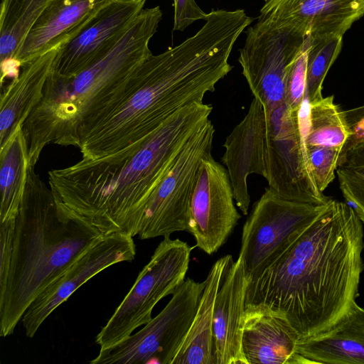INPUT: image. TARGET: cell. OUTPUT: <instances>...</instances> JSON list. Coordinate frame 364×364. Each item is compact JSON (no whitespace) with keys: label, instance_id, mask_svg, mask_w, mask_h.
<instances>
[{"label":"cell","instance_id":"6da1fadb","mask_svg":"<svg viewBox=\"0 0 364 364\" xmlns=\"http://www.w3.org/2000/svg\"><path fill=\"white\" fill-rule=\"evenodd\" d=\"M363 250V223L356 212L331 199L249 280L245 308L284 316L299 341L323 336L360 307Z\"/></svg>","mask_w":364,"mask_h":364},{"label":"cell","instance_id":"7a4b0ae2","mask_svg":"<svg viewBox=\"0 0 364 364\" xmlns=\"http://www.w3.org/2000/svg\"><path fill=\"white\" fill-rule=\"evenodd\" d=\"M212 110L210 105L193 102L177 111L133 152L82 159L50 171L48 183L55 199L104 235H138L151 193Z\"/></svg>","mask_w":364,"mask_h":364},{"label":"cell","instance_id":"3957f363","mask_svg":"<svg viewBox=\"0 0 364 364\" xmlns=\"http://www.w3.org/2000/svg\"><path fill=\"white\" fill-rule=\"evenodd\" d=\"M224 76L215 52L195 35L151 55L134 70L113 102L80 124L77 147L82 159L134 151L177 111L203 102Z\"/></svg>","mask_w":364,"mask_h":364},{"label":"cell","instance_id":"277c9868","mask_svg":"<svg viewBox=\"0 0 364 364\" xmlns=\"http://www.w3.org/2000/svg\"><path fill=\"white\" fill-rule=\"evenodd\" d=\"M103 235L58 202L34 166H28L11 267L0 290V336L11 335L33 301Z\"/></svg>","mask_w":364,"mask_h":364},{"label":"cell","instance_id":"5b68a950","mask_svg":"<svg viewBox=\"0 0 364 364\" xmlns=\"http://www.w3.org/2000/svg\"><path fill=\"white\" fill-rule=\"evenodd\" d=\"M162 16L159 6L144 9L105 55L74 76H60L52 70L41 100L21 127L28 166H35L50 143L77 147L78 129L85 118L114 101L134 70L152 55L149 41Z\"/></svg>","mask_w":364,"mask_h":364},{"label":"cell","instance_id":"8992f818","mask_svg":"<svg viewBox=\"0 0 364 364\" xmlns=\"http://www.w3.org/2000/svg\"><path fill=\"white\" fill-rule=\"evenodd\" d=\"M192 247L179 239L164 237L144 267L128 294L95 338L100 349L111 348L152 319V311L163 298L183 283Z\"/></svg>","mask_w":364,"mask_h":364},{"label":"cell","instance_id":"52a82bcc","mask_svg":"<svg viewBox=\"0 0 364 364\" xmlns=\"http://www.w3.org/2000/svg\"><path fill=\"white\" fill-rule=\"evenodd\" d=\"M205 284V281L186 279L156 316L124 341L100 350L90 363L172 364L192 324Z\"/></svg>","mask_w":364,"mask_h":364},{"label":"cell","instance_id":"ba28073f","mask_svg":"<svg viewBox=\"0 0 364 364\" xmlns=\"http://www.w3.org/2000/svg\"><path fill=\"white\" fill-rule=\"evenodd\" d=\"M264 111V178L269 187L286 200L315 205L328 203L331 198L318 191L310 171L307 132L300 128L299 110H294L285 102Z\"/></svg>","mask_w":364,"mask_h":364},{"label":"cell","instance_id":"9c48e42d","mask_svg":"<svg viewBox=\"0 0 364 364\" xmlns=\"http://www.w3.org/2000/svg\"><path fill=\"white\" fill-rule=\"evenodd\" d=\"M215 128L209 119L187 142L144 206L138 236L141 240L190 232L191 195L202 160L211 154Z\"/></svg>","mask_w":364,"mask_h":364},{"label":"cell","instance_id":"30bf717a","mask_svg":"<svg viewBox=\"0 0 364 364\" xmlns=\"http://www.w3.org/2000/svg\"><path fill=\"white\" fill-rule=\"evenodd\" d=\"M329 203V202H328ZM279 197L269 187L255 202L242 232L239 252L249 280L296 232L314 220L326 208Z\"/></svg>","mask_w":364,"mask_h":364},{"label":"cell","instance_id":"8fae6325","mask_svg":"<svg viewBox=\"0 0 364 364\" xmlns=\"http://www.w3.org/2000/svg\"><path fill=\"white\" fill-rule=\"evenodd\" d=\"M306 38L273 28L259 20L247 28L238 62L254 98L264 110L286 102L289 67Z\"/></svg>","mask_w":364,"mask_h":364},{"label":"cell","instance_id":"7c38bea8","mask_svg":"<svg viewBox=\"0 0 364 364\" xmlns=\"http://www.w3.org/2000/svg\"><path fill=\"white\" fill-rule=\"evenodd\" d=\"M234 200L227 169L212 154L205 156L191 195L189 233L196 247L209 255L225 245L241 218Z\"/></svg>","mask_w":364,"mask_h":364},{"label":"cell","instance_id":"4fadbf2b","mask_svg":"<svg viewBox=\"0 0 364 364\" xmlns=\"http://www.w3.org/2000/svg\"><path fill=\"white\" fill-rule=\"evenodd\" d=\"M136 256L133 237L124 232L105 234L87 248L29 306L21 322L33 338L44 321L78 288L104 269Z\"/></svg>","mask_w":364,"mask_h":364},{"label":"cell","instance_id":"5bb4252c","mask_svg":"<svg viewBox=\"0 0 364 364\" xmlns=\"http://www.w3.org/2000/svg\"><path fill=\"white\" fill-rule=\"evenodd\" d=\"M146 0H112L57 47L53 71L74 76L105 55L131 28Z\"/></svg>","mask_w":364,"mask_h":364},{"label":"cell","instance_id":"9a60e30c","mask_svg":"<svg viewBox=\"0 0 364 364\" xmlns=\"http://www.w3.org/2000/svg\"><path fill=\"white\" fill-rule=\"evenodd\" d=\"M364 15V0H267L258 20L310 40L343 36Z\"/></svg>","mask_w":364,"mask_h":364},{"label":"cell","instance_id":"2e32d148","mask_svg":"<svg viewBox=\"0 0 364 364\" xmlns=\"http://www.w3.org/2000/svg\"><path fill=\"white\" fill-rule=\"evenodd\" d=\"M266 114L262 103L254 98L247 113L226 137L222 161L232 187L234 199L243 215H247L250 196L247 178L264 176Z\"/></svg>","mask_w":364,"mask_h":364},{"label":"cell","instance_id":"e0dca14e","mask_svg":"<svg viewBox=\"0 0 364 364\" xmlns=\"http://www.w3.org/2000/svg\"><path fill=\"white\" fill-rule=\"evenodd\" d=\"M112 1L52 0L33 23L15 55L14 78L23 64L70 39Z\"/></svg>","mask_w":364,"mask_h":364},{"label":"cell","instance_id":"ac0fdd59","mask_svg":"<svg viewBox=\"0 0 364 364\" xmlns=\"http://www.w3.org/2000/svg\"><path fill=\"white\" fill-rule=\"evenodd\" d=\"M248 282L243 261L238 257L227 270L215 301L214 364H247L242 336Z\"/></svg>","mask_w":364,"mask_h":364},{"label":"cell","instance_id":"d6986e66","mask_svg":"<svg viewBox=\"0 0 364 364\" xmlns=\"http://www.w3.org/2000/svg\"><path fill=\"white\" fill-rule=\"evenodd\" d=\"M300 337L286 318L262 308H245L242 348L247 364H307L296 350Z\"/></svg>","mask_w":364,"mask_h":364},{"label":"cell","instance_id":"ffe728a7","mask_svg":"<svg viewBox=\"0 0 364 364\" xmlns=\"http://www.w3.org/2000/svg\"><path fill=\"white\" fill-rule=\"evenodd\" d=\"M56 50L57 47L23 64L18 76L1 90L0 146L41 100Z\"/></svg>","mask_w":364,"mask_h":364},{"label":"cell","instance_id":"44dd1931","mask_svg":"<svg viewBox=\"0 0 364 364\" xmlns=\"http://www.w3.org/2000/svg\"><path fill=\"white\" fill-rule=\"evenodd\" d=\"M232 261V256L226 255L219 258L210 269L193 321L172 364H214V305Z\"/></svg>","mask_w":364,"mask_h":364},{"label":"cell","instance_id":"7402d4cb","mask_svg":"<svg viewBox=\"0 0 364 364\" xmlns=\"http://www.w3.org/2000/svg\"><path fill=\"white\" fill-rule=\"evenodd\" d=\"M296 350L307 364H364V309L335 330L299 341Z\"/></svg>","mask_w":364,"mask_h":364},{"label":"cell","instance_id":"603a6c76","mask_svg":"<svg viewBox=\"0 0 364 364\" xmlns=\"http://www.w3.org/2000/svg\"><path fill=\"white\" fill-rule=\"evenodd\" d=\"M18 126L0 146V223L15 220L26 182V141Z\"/></svg>","mask_w":364,"mask_h":364},{"label":"cell","instance_id":"cb8c5ba5","mask_svg":"<svg viewBox=\"0 0 364 364\" xmlns=\"http://www.w3.org/2000/svg\"><path fill=\"white\" fill-rule=\"evenodd\" d=\"M52 0H1L0 9L1 89L14 79L15 55L28 32Z\"/></svg>","mask_w":364,"mask_h":364},{"label":"cell","instance_id":"d4e9b609","mask_svg":"<svg viewBox=\"0 0 364 364\" xmlns=\"http://www.w3.org/2000/svg\"><path fill=\"white\" fill-rule=\"evenodd\" d=\"M350 136L344 112L333 102V95L310 102L307 147L342 149Z\"/></svg>","mask_w":364,"mask_h":364},{"label":"cell","instance_id":"484cf974","mask_svg":"<svg viewBox=\"0 0 364 364\" xmlns=\"http://www.w3.org/2000/svg\"><path fill=\"white\" fill-rule=\"evenodd\" d=\"M309 42L306 93L311 102L323 97L321 93L323 82L341 50L343 36L309 39Z\"/></svg>","mask_w":364,"mask_h":364},{"label":"cell","instance_id":"4316f807","mask_svg":"<svg viewBox=\"0 0 364 364\" xmlns=\"http://www.w3.org/2000/svg\"><path fill=\"white\" fill-rule=\"evenodd\" d=\"M336 173L344 198L364 223V142L341 156Z\"/></svg>","mask_w":364,"mask_h":364},{"label":"cell","instance_id":"83f0119b","mask_svg":"<svg viewBox=\"0 0 364 364\" xmlns=\"http://www.w3.org/2000/svg\"><path fill=\"white\" fill-rule=\"evenodd\" d=\"M306 149L311 176L318 191L323 193L335 178L342 149L323 146Z\"/></svg>","mask_w":364,"mask_h":364},{"label":"cell","instance_id":"f1b7e54d","mask_svg":"<svg viewBox=\"0 0 364 364\" xmlns=\"http://www.w3.org/2000/svg\"><path fill=\"white\" fill-rule=\"evenodd\" d=\"M309 38L290 65L286 91V102L294 109L299 110L306 92V75Z\"/></svg>","mask_w":364,"mask_h":364},{"label":"cell","instance_id":"f546056e","mask_svg":"<svg viewBox=\"0 0 364 364\" xmlns=\"http://www.w3.org/2000/svg\"><path fill=\"white\" fill-rule=\"evenodd\" d=\"M16 220L0 223V290L6 285L11 267Z\"/></svg>","mask_w":364,"mask_h":364},{"label":"cell","instance_id":"4dcf8cb0","mask_svg":"<svg viewBox=\"0 0 364 364\" xmlns=\"http://www.w3.org/2000/svg\"><path fill=\"white\" fill-rule=\"evenodd\" d=\"M173 31H183L188 26L198 20L207 19L205 13L195 0H173Z\"/></svg>","mask_w":364,"mask_h":364},{"label":"cell","instance_id":"1f68e13d","mask_svg":"<svg viewBox=\"0 0 364 364\" xmlns=\"http://www.w3.org/2000/svg\"><path fill=\"white\" fill-rule=\"evenodd\" d=\"M343 112L350 136L342 149L341 155L351 147L364 142V105Z\"/></svg>","mask_w":364,"mask_h":364},{"label":"cell","instance_id":"d6a6232c","mask_svg":"<svg viewBox=\"0 0 364 364\" xmlns=\"http://www.w3.org/2000/svg\"><path fill=\"white\" fill-rule=\"evenodd\" d=\"M264 1H267V0H264Z\"/></svg>","mask_w":364,"mask_h":364}]
</instances>
